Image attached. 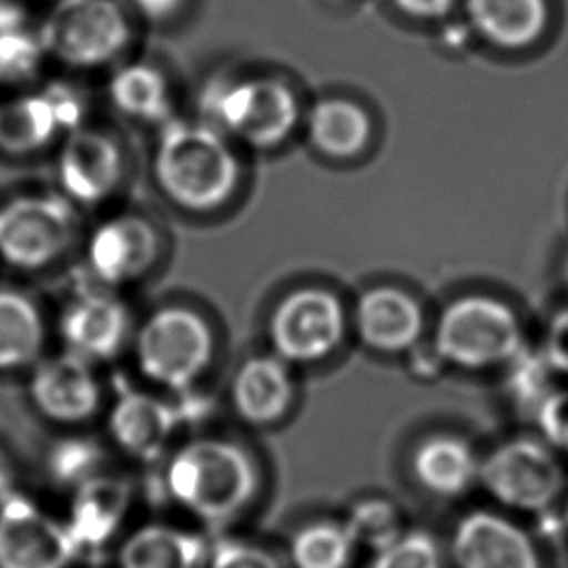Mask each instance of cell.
Returning <instances> with one entry per match:
<instances>
[{
	"label": "cell",
	"mask_w": 568,
	"mask_h": 568,
	"mask_svg": "<svg viewBox=\"0 0 568 568\" xmlns=\"http://www.w3.org/2000/svg\"><path fill=\"white\" fill-rule=\"evenodd\" d=\"M43 341L45 329L38 306L14 288H0V371L32 364Z\"/></svg>",
	"instance_id": "cb8c5ba5"
},
{
	"label": "cell",
	"mask_w": 568,
	"mask_h": 568,
	"mask_svg": "<svg viewBox=\"0 0 568 568\" xmlns=\"http://www.w3.org/2000/svg\"><path fill=\"white\" fill-rule=\"evenodd\" d=\"M343 524L356 547H366L374 552L386 549L403 536L402 514L382 498H368L353 506Z\"/></svg>",
	"instance_id": "83f0119b"
},
{
	"label": "cell",
	"mask_w": 568,
	"mask_h": 568,
	"mask_svg": "<svg viewBox=\"0 0 568 568\" xmlns=\"http://www.w3.org/2000/svg\"><path fill=\"white\" fill-rule=\"evenodd\" d=\"M131 503V490L113 477L95 475L74 490L67 529L80 549L108 544L115 536Z\"/></svg>",
	"instance_id": "d6986e66"
},
{
	"label": "cell",
	"mask_w": 568,
	"mask_h": 568,
	"mask_svg": "<svg viewBox=\"0 0 568 568\" xmlns=\"http://www.w3.org/2000/svg\"><path fill=\"white\" fill-rule=\"evenodd\" d=\"M10 487H12V474H10L7 459L0 456V503H2L4 498L10 497Z\"/></svg>",
	"instance_id": "74e56055"
},
{
	"label": "cell",
	"mask_w": 568,
	"mask_h": 568,
	"mask_svg": "<svg viewBox=\"0 0 568 568\" xmlns=\"http://www.w3.org/2000/svg\"><path fill=\"white\" fill-rule=\"evenodd\" d=\"M479 481L506 508L544 513L565 490L567 475L549 444L518 438L483 459Z\"/></svg>",
	"instance_id": "ba28073f"
},
{
	"label": "cell",
	"mask_w": 568,
	"mask_h": 568,
	"mask_svg": "<svg viewBox=\"0 0 568 568\" xmlns=\"http://www.w3.org/2000/svg\"><path fill=\"white\" fill-rule=\"evenodd\" d=\"M469 17L479 32L503 48H524L541 33L544 0H469Z\"/></svg>",
	"instance_id": "d4e9b609"
},
{
	"label": "cell",
	"mask_w": 568,
	"mask_h": 568,
	"mask_svg": "<svg viewBox=\"0 0 568 568\" xmlns=\"http://www.w3.org/2000/svg\"><path fill=\"white\" fill-rule=\"evenodd\" d=\"M355 325L366 347L382 355H397L420 339L423 312L403 291L374 288L358 301Z\"/></svg>",
	"instance_id": "2e32d148"
},
{
	"label": "cell",
	"mask_w": 568,
	"mask_h": 568,
	"mask_svg": "<svg viewBox=\"0 0 568 568\" xmlns=\"http://www.w3.org/2000/svg\"><path fill=\"white\" fill-rule=\"evenodd\" d=\"M152 170L168 201L195 214L226 205L242 178L229 139L201 119L174 118L160 126Z\"/></svg>",
	"instance_id": "6da1fadb"
},
{
	"label": "cell",
	"mask_w": 568,
	"mask_h": 568,
	"mask_svg": "<svg viewBox=\"0 0 568 568\" xmlns=\"http://www.w3.org/2000/svg\"><path fill=\"white\" fill-rule=\"evenodd\" d=\"M213 351L209 324L183 306L156 310L136 333V363L142 376L175 392L201 378L213 361Z\"/></svg>",
	"instance_id": "8992f818"
},
{
	"label": "cell",
	"mask_w": 568,
	"mask_h": 568,
	"mask_svg": "<svg viewBox=\"0 0 568 568\" xmlns=\"http://www.w3.org/2000/svg\"><path fill=\"white\" fill-rule=\"evenodd\" d=\"M395 4L413 17L438 18L450 10L452 0H395Z\"/></svg>",
	"instance_id": "d590c367"
},
{
	"label": "cell",
	"mask_w": 568,
	"mask_h": 568,
	"mask_svg": "<svg viewBox=\"0 0 568 568\" xmlns=\"http://www.w3.org/2000/svg\"><path fill=\"white\" fill-rule=\"evenodd\" d=\"M49 464L57 481L77 489L98 475L100 450L87 440H67L55 446Z\"/></svg>",
	"instance_id": "4dcf8cb0"
},
{
	"label": "cell",
	"mask_w": 568,
	"mask_h": 568,
	"mask_svg": "<svg viewBox=\"0 0 568 568\" xmlns=\"http://www.w3.org/2000/svg\"><path fill=\"white\" fill-rule=\"evenodd\" d=\"M129 312L111 293H84L64 308L61 335L69 353L88 363L118 355L129 335Z\"/></svg>",
	"instance_id": "9a60e30c"
},
{
	"label": "cell",
	"mask_w": 568,
	"mask_h": 568,
	"mask_svg": "<svg viewBox=\"0 0 568 568\" xmlns=\"http://www.w3.org/2000/svg\"><path fill=\"white\" fill-rule=\"evenodd\" d=\"M30 28L24 9L12 0H0V33Z\"/></svg>",
	"instance_id": "8d00e7d4"
},
{
	"label": "cell",
	"mask_w": 568,
	"mask_h": 568,
	"mask_svg": "<svg viewBox=\"0 0 568 568\" xmlns=\"http://www.w3.org/2000/svg\"><path fill=\"white\" fill-rule=\"evenodd\" d=\"M108 95L115 110L136 123L162 126L174 119V98L166 74L154 64H123L111 74Z\"/></svg>",
	"instance_id": "44dd1931"
},
{
	"label": "cell",
	"mask_w": 568,
	"mask_h": 568,
	"mask_svg": "<svg viewBox=\"0 0 568 568\" xmlns=\"http://www.w3.org/2000/svg\"><path fill=\"white\" fill-rule=\"evenodd\" d=\"M435 348L443 361L459 368H493L520 353V322L503 302L466 296L444 310L436 325Z\"/></svg>",
	"instance_id": "5b68a950"
},
{
	"label": "cell",
	"mask_w": 568,
	"mask_h": 568,
	"mask_svg": "<svg viewBox=\"0 0 568 568\" xmlns=\"http://www.w3.org/2000/svg\"><path fill=\"white\" fill-rule=\"evenodd\" d=\"M48 59L38 30L0 33V87H22L36 79Z\"/></svg>",
	"instance_id": "f1b7e54d"
},
{
	"label": "cell",
	"mask_w": 568,
	"mask_h": 568,
	"mask_svg": "<svg viewBox=\"0 0 568 568\" xmlns=\"http://www.w3.org/2000/svg\"><path fill=\"white\" fill-rule=\"evenodd\" d=\"M371 134L368 118L358 105L343 100L317 103L310 115V136L329 156H353Z\"/></svg>",
	"instance_id": "484cf974"
},
{
	"label": "cell",
	"mask_w": 568,
	"mask_h": 568,
	"mask_svg": "<svg viewBox=\"0 0 568 568\" xmlns=\"http://www.w3.org/2000/svg\"><path fill=\"white\" fill-rule=\"evenodd\" d=\"M545 356L555 371L568 374V312L560 314L549 327Z\"/></svg>",
	"instance_id": "836d02e7"
},
{
	"label": "cell",
	"mask_w": 568,
	"mask_h": 568,
	"mask_svg": "<svg viewBox=\"0 0 568 568\" xmlns=\"http://www.w3.org/2000/svg\"><path fill=\"white\" fill-rule=\"evenodd\" d=\"M209 568H281L271 552L252 544H226L216 549Z\"/></svg>",
	"instance_id": "d6a6232c"
},
{
	"label": "cell",
	"mask_w": 568,
	"mask_h": 568,
	"mask_svg": "<svg viewBox=\"0 0 568 568\" xmlns=\"http://www.w3.org/2000/svg\"><path fill=\"white\" fill-rule=\"evenodd\" d=\"M356 545L337 521H316L296 531L291 541L294 568H348Z\"/></svg>",
	"instance_id": "4316f807"
},
{
	"label": "cell",
	"mask_w": 568,
	"mask_h": 568,
	"mask_svg": "<svg viewBox=\"0 0 568 568\" xmlns=\"http://www.w3.org/2000/svg\"><path fill=\"white\" fill-rule=\"evenodd\" d=\"M203 544L185 529L149 524L134 529L119 549V568H199Z\"/></svg>",
	"instance_id": "603a6c76"
},
{
	"label": "cell",
	"mask_w": 568,
	"mask_h": 568,
	"mask_svg": "<svg viewBox=\"0 0 568 568\" xmlns=\"http://www.w3.org/2000/svg\"><path fill=\"white\" fill-rule=\"evenodd\" d=\"M371 568H443V552L433 537L410 531L376 552Z\"/></svg>",
	"instance_id": "f546056e"
},
{
	"label": "cell",
	"mask_w": 568,
	"mask_h": 568,
	"mask_svg": "<svg viewBox=\"0 0 568 568\" xmlns=\"http://www.w3.org/2000/svg\"><path fill=\"white\" fill-rule=\"evenodd\" d=\"M456 568H541L531 537L497 513H471L452 536Z\"/></svg>",
	"instance_id": "4fadbf2b"
},
{
	"label": "cell",
	"mask_w": 568,
	"mask_h": 568,
	"mask_svg": "<svg viewBox=\"0 0 568 568\" xmlns=\"http://www.w3.org/2000/svg\"><path fill=\"white\" fill-rule=\"evenodd\" d=\"M201 121L229 141L273 149L291 134L298 105L291 88L275 79H214L201 94Z\"/></svg>",
	"instance_id": "277c9868"
},
{
	"label": "cell",
	"mask_w": 568,
	"mask_h": 568,
	"mask_svg": "<svg viewBox=\"0 0 568 568\" xmlns=\"http://www.w3.org/2000/svg\"><path fill=\"white\" fill-rule=\"evenodd\" d=\"M345 312L337 296L302 288L284 296L268 320V339L284 363H320L345 337Z\"/></svg>",
	"instance_id": "9c48e42d"
},
{
	"label": "cell",
	"mask_w": 568,
	"mask_h": 568,
	"mask_svg": "<svg viewBox=\"0 0 568 568\" xmlns=\"http://www.w3.org/2000/svg\"><path fill=\"white\" fill-rule=\"evenodd\" d=\"M539 426L551 448L568 452V392L545 397L539 407Z\"/></svg>",
	"instance_id": "1f68e13d"
},
{
	"label": "cell",
	"mask_w": 568,
	"mask_h": 568,
	"mask_svg": "<svg viewBox=\"0 0 568 568\" xmlns=\"http://www.w3.org/2000/svg\"><path fill=\"white\" fill-rule=\"evenodd\" d=\"M159 255V232L139 214L110 216L88 237V271L103 286L136 283L154 267Z\"/></svg>",
	"instance_id": "7c38bea8"
},
{
	"label": "cell",
	"mask_w": 568,
	"mask_h": 568,
	"mask_svg": "<svg viewBox=\"0 0 568 568\" xmlns=\"http://www.w3.org/2000/svg\"><path fill=\"white\" fill-rule=\"evenodd\" d=\"M567 516H568V513H567Z\"/></svg>",
	"instance_id": "f35d334b"
},
{
	"label": "cell",
	"mask_w": 568,
	"mask_h": 568,
	"mask_svg": "<svg viewBox=\"0 0 568 568\" xmlns=\"http://www.w3.org/2000/svg\"><path fill=\"white\" fill-rule=\"evenodd\" d=\"M30 395L41 415L63 425L88 420L102 402L100 382L90 363L71 353L36 368Z\"/></svg>",
	"instance_id": "5bb4252c"
},
{
	"label": "cell",
	"mask_w": 568,
	"mask_h": 568,
	"mask_svg": "<svg viewBox=\"0 0 568 568\" xmlns=\"http://www.w3.org/2000/svg\"><path fill=\"white\" fill-rule=\"evenodd\" d=\"M294 384L278 356H255L237 368L232 382V403L250 425H271L286 415Z\"/></svg>",
	"instance_id": "ac0fdd59"
},
{
	"label": "cell",
	"mask_w": 568,
	"mask_h": 568,
	"mask_svg": "<svg viewBox=\"0 0 568 568\" xmlns=\"http://www.w3.org/2000/svg\"><path fill=\"white\" fill-rule=\"evenodd\" d=\"M69 134L49 88L0 102V152L22 156Z\"/></svg>",
	"instance_id": "ffe728a7"
},
{
	"label": "cell",
	"mask_w": 568,
	"mask_h": 568,
	"mask_svg": "<svg viewBox=\"0 0 568 568\" xmlns=\"http://www.w3.org/2000/svg\"><path fill=\"white\" fill-rule=\"evenodd\" d=\"M180 410L154 395L129 392L110 413V435L136 458H156L180 425Z\"/></svg>",
	"instance_id": "e0dca14e"
},
{
	"label": "cell",
	"mask_w": 568,
	"mask_h": 568,
	"mask_svg": "<svg viewBox=\"0 0 568 568\" xmlns=\"http://www.w3.org/2000/svg\"><path fill=\"white\" fill-rule=\"evenodd\" d=\"M48 59L72 71L113 64L133 40L121 0H55L38 28Z\"/></svg>",
	"instance_id": "3957f363"
},
{
	"label": "cell",
	"mask_w": 568,
	"mask_h": 568,
	"mask_svg": "<svg viewBox=\"0 0 568 568\" xmlns=\"http://www.w3.org/2000/svg\"><path fill=\"white\" fill-rule=\"evenodd\" d=\"M121 4L126 12H133L154 24H162L182 12L185 0H121Z\"/></svg>",
	"instance_id": "e575fe53"
},
{
	"label": "cell",
	"mask_w": 568,
	"mask_h": 568,
	"mask_svg": "<svg viewBox=\"0 0 568 568\" xmlns=\"http://www.w3.org/2000/svg\"><path fill=\"white\" fill-rule=\"evenodd\" d=\"M481 462L458 436L438 435L418 446L413 474L436 497H459L479 481Z\"/></svg>",
	"instance_id": "7402d4cb"
},
{
	"label": "cell",
	"mask_w": 568,
	"mask_h": 568,
	"mask_svg": "<svg viewBox=\"0 0 568 568\" xmlns=\"http://www.w3.org/2000/svg\"><path fill=\"white\" fill-rule=\"evenodd\" d=\"M257 469L236 444L201 438L175 452L166 469V490L182 510L205 524H224L252 503Z\"/></svg>",
	"instance_id": "7a4b0ae2"
},
{
	"label": "cell",
	"mask_w": 568,
	"mask_h": 568,
	"mask_svg": "<svg viewBox=\"0 0 568 568\" xmlns=\"http://www.w3.org/2000/svg\"><path fill=\"white\" fill-rule=\"evenodd\" d=\"M77 555L64 524L26 498L0 503V568H69Z\"/></svg>",
	"instance_id": "8fae6325"
},
{
	"label": "cell",
	"mask_w": 568,
	"mask_h": 568,
	"mask_svg": "<svg viewBox=\"0 0 568 568\" xmlns=\"http://www.w3.org/2000/svg\"><path fill=\"white\" fill-rule=\"evenodd\" d=\"M79 230V214L61 193H30L0 206V260L38 271L55 263Z\"/></svg>",
	"instance_id": "52a82bcc"
},
{
	"label": "cell",
	"mask_w": 568,
	"mask_h": 568,
	"mask_svg": "<svg viewBox=\"0 0 568 568\" xmlns=\"http://www.w3.org/2000/svg\"><path fill=\"white\" fill-rule=\"evenodd\" d=\"M57 182L72 205H102L125 178V154L115 136L82 125L64 134L57 152Z\"/></svg>",
	"instance_id": "30bf717a"
}]
</instances>
